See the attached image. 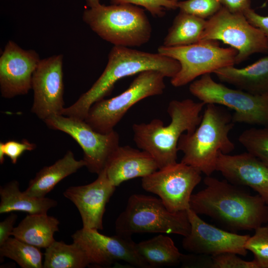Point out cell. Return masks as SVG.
I'll return each mask as SVG.
<instances>
[{"mask_svg":"<svg viewBox=\"0 0 268 268\" xmlns=\"http://www.w3.org/2000/svg\"><path fill=\"white\" fill-rule=\"evenodd\" d=\"M203 182L205 188L192 194L190 201V208L198 214L242 230H255L268 221V204L259 195H251L210 176Z\"/></svg>","mask_w":268,"mask_h":268,"instance_id":"1","label":"cell"},{"mask_svg":"<svg viewBox=\"0 0 268 268\" xmlns=\"http://www.w3.org/2000/svg\"><path fill=\"white\" fill-rule=\"evenodd\" d=\"M180 69V65L177 60L158 52L151 53L114 46L99 77L74 103L65 107L62 115L84 120L91 106L108 96L119 80L149 70L160 71L171 78Z\"/></svg>","mask_w":268,"mask_h":268,"instance_id":"2","label":"cell"},{"mask_svg":"<svg viewBox=\"0 0 268 268\" xmlns=\"http://www.w3.org/2000/svg\"><path fill=\"white\" fill-rule=\"evenodd\" d=\"M205 105L191 99L171 101L167 109L171 118L169 125L164 126L162 120L154 119L148 123L133 125V139L137 147L149 153L159 169L176 163L180 136L185 132L195 131Z\"/></svg>","mask_w":268,"mask_h":268,"instance_id":"3","label":"cell"},{"mask_svg":"<svg viewBox=\"0 0 268 268\" xmlns=\"http://www.w3.org/2000/svg\"><path fill=\"white\" fill-rule=\"evenodd\" d=\"M234 124L232 115L223 106L206 104L195 131L179 138L178 150L184 154L181 162L210 176L216 171L219 153L229 154L235 148L229 137Z\"/></svg>","mask_w":268,"mask_h":268,"instance_id":"4","label":"cell"},{"mask_svg":"<svg viewBox=\"0 0 268 268\" xmlns=\"http://www.w3.org/2000/svg\"><path fill=\"white\" fill-rule=\"evenodd\" d=\"M82 19L97 35L114 46L139 47L151 36V25L144 10L132 4H100L86 9Z\"/></svg>","mask_w":268,"mask_h":268,"instance_id":"5","label":"cell"},{"mask_svg":"<svg viewBox=\"0 0 268 268\" xmlns=\"http://www.w3.org/2000/svg\"><path fill=\"white\" fill-rule=\"evenodd\" d=\"M191 225L187 211L171 212L160 198L133 194L115 222L117 234L131 237L140 233H159L187 236Z\"/></svg>","mask_w":268,"mask_h":268,"instance_id":"6","label":"cell"},{"mask_svg":"<svg viewBox=\"0 0 268 268\" xmlns=\"http://www.w3.org/2000/svg\"><path fill=\"white\" fill-rule=\"evenodd\" d=\"M165 76L161 72L142 71L121 94L109 99L103 98L93 103L84 121L95 131L108 134L114 131L127 111L140 100L162 94L165 88Z\"/></svg>","mask_w":268,"mask_h":268,"instance_id":"7","label":"cell"},{"mask_svg":"<svg viewBox=\"0 0 268 268\" xmlns=\"http://www.w3.org/2000/svg\"><path fill=\"white\" fill-rule=\"evenodd\" d=\"M189 91L205 104H217L234 110V123L268 126V96L228 88L215 81L210 73L192 81Z\"/></svg>","mask_w":268,"mask_h":268,"instance_id":"8","label":"cell"},{"mask_svg":"<svg viewBox=\"0 0 268 268\" xmlns=\"http://www.w3.org/2000/svg\"><path fill=\"white\" fill-rule=\"evenodd\" d=\"M157 51L179 63L180 69L171 79V84L176 87L192 82L199 76L234 66L238 54L235 49L221 47L218 41L211 40L178 47L162 45Z\"/></svg>","mask_w":268,"mask_h":268,"instance_id":"9","label":"cell"},{"mask_svg":"<svg viewBox=\"0 0 268 268\" xmlns=\"http://www.w3.org/2000/svg\"><path fill=\"white\" fill-rule=\"evenodd\" d=\"M206 40L221 41L236 50V64L253 54L268 53V39L264 34L244 14L232 12L223 6L206 20L201 40Z\"/></svg>","mask_w":268,"mask_h":268,"instance_id":"10","label":"cell"},{"mask_svg":"<svg viewBox=\"0 0 268 268\" xmlns=\"http://www.w3.org/2000/svg\"><path fill=\"white\" fill-rule=\"evenodd\" d=\"M44 122L50 129L63 132L72 137L83 150V160L88 171L97 175L119 146V135L114 130L101 134L94 130L85 121L63 115H55Z\"/></svg>","mask_w":268,"mask_h":268,"instance_id":"11","label":"cell"},{"mask_svg":"<svg viewBox=\"0 0 268 268\" xmlns=\"http://www.w3.org/2000/svg\"><path fill=\"white\" fill-rule=\"evenodd\" d=\"M201 173L177 162L142 178L141 186L145 191L157 195L170 211H187L192 192L201 181Z\"/></svg>","mask_w":268,"mask_h":268,"instance_id":"12","label":"cell"},{"mask_svg":"<svg viewBox=\"0 0 268 268\" xmlns=\"http://www.w3.org/2000/svg\"><path fill=\"white\" fill-rule=\"evenodd\" d=\"M71 238L86 254L89 265L106 267L123 261L134 267L150 268L138 253L136 243L131 237L117 234L107 236L97 229L82 227Z\"/></svg>","mask_w":268,"mask_h":268,"instance_id":"13","label":"cell"},{"mask_svg":"<svg viewBox=\"0 0 268 268\" xmlns=\"http://www.w3.org/2000/svg\"><path fill=\"white\" fill-rule=\"evenodd\" d=\"M63 65V55H54L41 59L33 73L31 112L43 121L65 108Z\"/></svg>","mask_w":268,"mask_h":268,"instance_id":"14","label":"cell"},{"mask_svg":"<svg viewBox=\"0 0 268 268\" xmlns=\"http://www.w3.org/2000/svg\"><path fill=\"white\" fill-rule=\"evenodd\" d=\"M187 212L191 229L182 241L186 251L211 256L227 252L247 255L245 245L250 235H239L217 228L204 221L190 208Z\"/></svg>","mask_w":268,"mask_h":268,"instance_id":"15","label":"cell"},{"mask_svg":"<svg viewBox=\"0 0 268 268\" xmlns=\"http://www.w3.org/2000/svg\"><path fill=\"white\" fill-rule=\"evenodd\" d=\"M41 59L33 50H25L9 40L0 57L1 96L12 98L32 89V76Z\"/></svg>","mask_w":268,"mask_h":268,"instance_id":"16","label":"cell"},{"mask_svg":"<svg viewBox=\"0 0 268 268\" xmlns=\"http://www.w3.org/2000/svg\"><path fill=\"white\" fill-rule=\"evenodd\" d=\"M116 188L109 180L105 168L94 181L85 185L69 187L63 195L78 210L82 227L99 230L103 229L106 206Z\"/></svg>","mask_w":268,"mask_h":268,"instance_id":"17","label":"cell"},{"mask_svg":"<svg viewBox=\"0 0 268 268\" xmlns=\"http://www.w3.org/2000/svg\"><path fill=\"white\" fill-rule=\"evenodd\" d=\"M216 171L229 183L251 188L268 204V166L250 153L229 155L220 152Z\"/></svg>","mask_w":268,"mask_h":268,"instance_id":"18","label":"cell"},{"mask_svg":"<svg viewBox=\"0 0 268 268\" xmlns=\"http://www.w3.org/2000/svg\"><path fill=\"white\" fill-rule=\"evenodd\" d=\"M139 149L119 145L110 157L105 169L109 180L115 187L129 180L146 177L159 169L152 156Z\"/></svg>","mask_w":268,"mask_h":268,"instance_id":"19","label":"cell"},{"mask_svg":"<svg viewBox=\"0 0 268 268\" xmlns=\"http://www.w3.org/2000/svg\"><path fill=\"white\" fill-rule=\"evenodd\" d=\"M222 82L250 93L268 96V55L243 68L234 66L214 72Z\"/></svg>","mask_w":268,"mask_h":268,"instance_id":"20","label":"cell"},{"mask_svg":"<svg viewBox=\"0 0 268 268\" xmlns=\"http://www.w3.org/2000/svg\"><path fill=\"white\" fill-rule=\"evenodd\" d=\"M85 165L83 159L76 160L73 152L68 150L53 164L41 169L29 181L24 192L33 197H46L61 181Z\"/></svg>","mask_w":268,"mask_h":268,"instance_id":"21","label":"cell"},{"mask_svg":"<svg viewBox=\"0 0 268 268\" xmlns=\"http://www.w3.org/2000/svg\"><path fill=\"white\" fill-rule=\"evenodd\" d=\"M59 224L57 218L47 213L29 214L14 228L11 235L40 249H46L55 240L54 235L59 230Z\"/></svg>","mask_w":268,"mask_h":268,"instance_id":"22","label":"cell"},{"mask_svg":"<svg viewBox=\"0 0 268 268\" xmlns=\"http://www.w3.org/2000/svg\"><path fill=\"white\" fill-rule=\"evenodd\" d=\"M0 213L22 211L30 214H46L57 206L56 201L46 198L31 197L19 189L18 181L13 180L0 187Z\"/></svg>","mask_w":268,"mask_h":268,"instance_id":"23","label":"cell"},{"mask_svg":"<svg viewBox=\"0 0 268 268\" xmlns=\"http://www.w3.org/2000/svg\"><path fill=\"white\" fill-rule=\"evenodd\" d=\"M136 249L150 268L177 265L184 256L173 240L163 234L136 243Z\"/></svg>","mask_w":268,"mask_h":268,"instance_id":"24","label":"cell"},{"mask_svg":"<svg viewBox=\"0 0 268 268\" xmlns=\"http://www.w3.org/2000/svg\"><path fill=\"white\" fill-rule=\"evenodd\" d=\"M206 23L205 19L180 11L168 29L163 45L178 47L199 42L201 40Z\"/></svg>","mask_w":268,"mask_h":268,"instance_id":"25","label":"cell"},{"mask_svg":"<svg viewBox=\"0 0 268 268\" xmlns=\"http://www.w3.org/2000/svg\"><path fill=\"white\" fill-rule=\"evenodd\" d=\"M44 268H84L89 266L86 254L76 243L55 240L46 248Z\"/></svg>","mask_w":268,"mask_h":268,"instance_id":"26","label":"cell"},{"mask_svg":"<svg viewBox=\"0 0 268 268\" xmlns=\"http://www.w3.org/2000/svg\"><path fill=\"white\" fill-rule=\"evenodd\" d=\"M0 259L15 261L22 268H43V254L40 249L15 237H9L0 246Z\"/></svg>","mask_w":268,"mask_h":268,"instance_id":"27","label":"cell"},{"mask_svg":"<svg viewBox=\"0 0 268 268\" xmlns=\"http://www.w3.org/2000/svg\"><path fill=\"white\" fill-rule=\"evenodd\" d=\"M238 140L247 152L268 166V126L245 130Z\"/></svg>","mask_w":268,"mask_h":268,"instance_id":"28","label":"cell"},{"mask_svg":"<svg viewBox=\"0 0 268 268\" xmlns=\"http://www.w3.org/2000/svg\"><path fill=\"white\" fill-rule=\"evenodd\" d=\"M245 248L252 252L260 268H268V225L256 228L254 235L247 241Z\"/></svg>","mask_w":268,"mask_h":268,"instance_id":"29","label":"cell"},{"mask_svg":"<svg viewBox=\"0 0 268 268\" xmlns=\"http://www.w3.org/2000/svg\"><path fill=\"white\" fill-rule=\"evenodd\" d=\"M222 7L220 0H185L179 1L178 8L205 19L216 14Z\"/></svg>","mask_w":268,"mask_h":268,"instance_id":"30","label":"cell"},{"mask_svg":"<svg viewBox=\"0 0 268 268\" xmlns=\"http://www.w3.org/2000/svg\"><path fill=\"white\" fill-rule=\"evenodd\" d=\"M113 4H132L143 7L155 17H162L166 10L178 8L180 0H109Z\"/></svg>","mask_w":268,"mask_h":268,"instance_id":"31","label":"cell"},{"mask_svg":"<svg viewBox=\"0 0 268 268\" xmlns=\"http://www.w3.org/2000/svg\"><path fill=\"white\" fill-rule=\"evenodd\" d=\"M234 253H224L211 256L208 267L211 268H260L255 260H242Z\"/></svg>","mask_w":268,"mask_h":268,"instance_id":"32","label":"cell"},{"mask_svg":"<svg viewBox=\"0 0 268 268\" xmlns=\"http://www.w3.org/2000/svg\"><path fill=\"white\" fill-rule=\"evenodd\" d=\"M36 145L31 143L26 139L21 141L8 140L4 142H0V163L3 164L4 157H8L12 163H16L19 157L26 151L35 149Z\"/></svg>","mask_w":268,"mask_h":268,"instance_id":"33","label":"cell"},{"mask_svg":"<svg viewBox=\"0 0 268 268\" xmlns=\"http://www.w3.org/2000/svg\"><path fill=\"white\" fill-rule=\"evenodd\" d=\"M244 14L248 21L259 29L268 39V16L260 15L251 7L247 9Z\"/></svg>","mask_w":268,"mask_h":268,"instance_id":"34","label":"cell"},{"mask_svg":"<svg viewBox=\"0 0 268 268\" xmlns=\"http://www.w3.org/2000/svg\"><path fill=\"white\" fill-rule=\"evenodd\" d=\"M17 218V215L11 213L0 222V246L11 235Z\"/></svg>","mask_w":268,"mask_h":268,"instance_id":"35","label":"cell"},{"mask_svg":"<svg viewBox=\"0 0 268 268\" xmlns=\"http://www.w3.org/2000/svg\"><path fill=\"white\" fill-rule=\"evenodd\" d=\"M222 6L233 13L244 12L251 7L250 0H220Z\"/></svg>","mask_w":268,"mask_h":268,"instance_id":"36","label":"cell"},{"mask_svg":"<svg viewBox=\"0 0 268 268\" xmlns=\"http://www.w3.org/2000/svg\"><path fill=\"white\" fill-rule=\"evenodd\" d=\"M88 7H93L98 5L100 3V0H85Z\"/></svg>","mask_w":268,"mask_h":268,"instance_id":"37","label":"cell"}]
</instances>
